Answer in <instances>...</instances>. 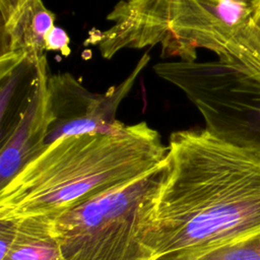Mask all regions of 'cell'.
Returning <instances> with one entry per match:
<instances>
[{
	"instance_id": "1",
	"label": "cell",
	"mask_w": 260,
	"mask_h": 260,
	"mask_svg": "<svg viewBox=\"0 0 260 260\" xmlns=\"http://www.w3.org/2000/svg\"><path fill=\"white\" fill-rule=\"evenodd\" d=\"M260 231V157L205 129L170 135L139 240L149 260L194 256Z\"/></svg>"
},
{
	"instance_id": "2",
	"label": "cell",
	"mask_w": 260,
	"mask_h": 260,
	"mask_svg": "<svg viewBox=\"0 0 260 260\" xmlns=\"http://www.w3.org/2000/svg\"><path fill=\"white\" fill-rule=\"evenodd\" d=\"M167 154L168 145L146 122L118 135L62 137L1 187L0 222L55 216L153 172Z\"/></svg>"
},
{
	"instance_id": "3",
	"label": "cell",
	"mask_w": 260,
	"mask_h": 260,
	"mask_svg": "<svg viewBox=\"0 0 260 260\" xmlns=\"http://www.w3.org/2000/svg\"><path fill=\"white\" fill-rule=\"evenodd\" d=\"M251 2L243 0H121L106 30L90 32L105 59L124 49L160 45L161 57L196 61L197 49L218 55L245 25Z\"/></svg>"
},
{
	"instance_id": "4",
	"label": "cell",
	"mask_w": 260,
	"mask_h": 260,
	"mask_svg": "<svg viewBox=\"0 0 260 260\" xmlns=\"http://www.w3.org/2000/svg\"><path fill=\"white\" fill-rule=\"evenodd\" d=\"M166 162L119 188L45 218L63 260H149L138 234Z\"/></svg>"
},
{
	"instance_id": "5",
	"label": "cell",
	"mask_w": 260,
	"mask_h": 260,
	"mask_svg": "<svg viewBox=\"0 0 260 260\" xmlns=\"http://www.w3.org/2000/svg\"><path fill=\"white\" fill-rule=\"evenodd\" d=\"M153 70L185 93L206 131L260 157V72L218 59L160 62Z\"/></svg>"
},
{
	"instance_id": "6",
	"label": "cell",
	"mask_w": 260,
	"mask_h": 260,
	"mask_svg": "<svg viewBox=\"0 0 260 260\" xmlns=\"http://www.w3.org/2000/svg\"><path fill=\"white\" fill-rule=\"evenodd\" d=\"M149 60L150 56L143 54L131 73L105 93L89 91L67 72L49 75L48 95L52 122L45 146L72 135L124 133L128 125L116 119L118 107Z\"/></svg>"
},
{
	"instance_id": "7",
	"label": "cell",
	"mask_w": 260,
	"mask_h": 260,
	"mask_svg": "<svg viewBox=\"0 0 260 260\" xmlns=\"http://www.w3.org/2000/svg\"><path fill=\"white\" fill-rule=\"evenodd\" d=\"M48 69L47 61L41 64L39 78L23 116L9 136L1 141V187L46 147L45 141L52 122L49 109Z\"/></svg>"
},
{
	"instance_id": "8",
	"label": "cell",
	"mask_w": 260,
	"mask_h": 260,
	"mask_svg": "<svg viewBox=\"0 0 260 260\" xmlns=\"http://www.w3.org/2000/svg\"><path fill=\"white\" fill-rule=\"evenodd\" d=\"M56 15L43 0H23L10 15L0 21L1 57L28 61L35 65L47 61L46 38L55 26Z\"/></svg>"
},
{
	"instance_id": "9",
	"label": "cell",
	"mask_w": 260,
	"mask_h": 260,
	"mask_svg": "<svg viewBox=\"0 0 260 260\" xmlns=\"http://www.w3.org/2000/svg\"><path fill=\"white\" fill-rule=\"evenodd\" d=\"M0 260H63L45 218L1 222Z\"/></svg>"
},
{
	"instance_id": "10",
	"label": "cell",
	"mask_w": 260,
	"mask_h": 260,
	"mask_svg": "<svg viewBox=\"0 0 260 260\" xmlns=\"http://www.w3.org/2000/svg\"><path fill=\"white\" fill-rule=\"evenodd\" d=\"M41 64L23 61L10 70L0 72L1 141L9 136L23 116L38 81Z\"/></svg>"
},
{
	"instance_id": "11",
	"label": "cell",
	"mask_w": 260,
	"mask_h": 260,
	"mask_svg": "<svg viewBox=\"0 0 260 260\" xmlns=\"http://www.w3.org/2000/svg\"><path fill=\"white\" fill-rule=\"evenodd\" d=\"M217 57L219 61L248 72H260V0L251 2L245 25Z\"/></svg>"
},
{
	"instance_id": "12",
	"label": "cell",
	"mask_w": 260,
	"mask_h": 260,
	"mask_svg": "<svg viewBox=\"0 0 260 260\" xmlns=\"http://www.w3.org/2000/svg\"><path fill=\"white\" fill-rule=\"evenodd\" d=\"M156 260H260V231L198 255L162 257Z\"/></svg>"
},
{
	"instance_id": "13",
	"label": "cell",
	"mask_w": 260,
	"mask_h": 260,
	"mask_svg": "<svg viewBox=\"0 0 260 260\" xmlns=\"http://www.w3.org/2000/svg\"><path fill=\"white\" fill-rule=\"evenodd\" d=\"M70 38L65 29L60 26H54L46 38V51L58 52L63 56L70 53Z\"/></svg>"
},
{
	"instance_id": "14",
	"label": "cell",
	"mask_w": 260,
	"mask_h": 260,
	"mask_svg": "<svg viewBox=\"0 0 260 260\" xmlns=\"http://www.w3.org/2000/svg\"><path fill=\"white\" fill-rule=\"evenodd\" d=\"M23 0H0V12L1 21L5 20L10 13L16 8V6Z\"/></svg>"
},
{
	"instance_id": "15",
	"label": "cell",
	"mask_w": 260,
	"mask_h": 260,
	"mask_svg": "<svg viewBox=\"0 0 260 260\" xmlns=\"http://www.w3.org/2000/svg\"><path fill=\"white\" fill-rule=\"evenodd\" d=\"M243 1H247V2H252L253 0H243Z\"/></svg>"
}]
</instances>
